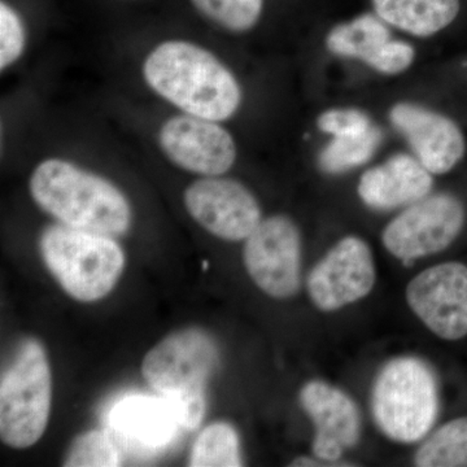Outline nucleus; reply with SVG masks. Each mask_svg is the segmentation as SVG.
Here are the masks:
<instances>
[{
    "mask_svg": "<svg viewBox=\"0 0 467 467\" xmlns=\"http://www.w3.org/2000/svg\"><path fill=\"white\" fill-rule=\"evenodd\" d=\"M243 260L252 281L275 299H288L300 287L301 239L291 218L272 216L245 239Z\"/></svg>",
    "mask_w": 467,
    "mask_h": 467,
    "instance_id": "nucleus-8",
    "label": "nucleus"
},
{
    "mask_svg": "<svg viewBox=\"0 0 467 467\" xmlns=\"http://www.w3.org/2000/svg\"><path fill=\"white\" fill-rule=\"evenodd\" d=\"M414 461L420 467H467V417L439 429L420 448Z\"/></svg>",
    "mask_w": 467,
    "mask_h": 467,
    "instance_id": "nucleus-21",
    "label": "nucleus"
},
{
    "mask_svg": "<svg viewBox=\"0 0 467 467\" xmlns=\"http://www.w3.org/2000/svg\"><path fill=\"white\" fill-rule=\"evenodd\" d=\"M42 259L72 299L95 303L115 288L125 269V254L112 236L58 223L39 242Z\"/></svg>",
    "mask_w": 467,
    "mask_h": 467,
    "instance_id": "nucleus-4",
    "label": "nucleus"
},
{
    "mask_svg": "<svg viewBox=\"0 0 467 467\" xmlns=\"http://www.w3.org/2000/svg\"><path fill=\"white\" fill-rule=\"evenodd\" d=\"M376 284V266L367 243L347 236L328 252L308 278L310 299L331 312L367 296Z\"/></svg>",
    "mask_w": 467,
    "mask_h": 467,
    "instance_id": "nucleus-12",
    "label": "nucleus"
},
{
    "mask_svg": "<svg viewBox=\"0 0 467 467\" xmlns=\"http://www.w3.org/2000/svg\"><path fill=\"white\" fill-rule=\"evenodd\" d=\"M199 12L230 32H247L256 26L264 0H192Z\"/></svg>",
    "mask_w": 467,
    "mask_h": 467,
    "instance_id": "nucleus-22",
    "label": "nucleus"
},
{
    "mask_svg": "<svg viewBox=\"0 0 467 467\" xmlns=\"http://www.w3.org/2000/svg\"><path fill=\"white\" fill-rule=\"evenodd\" d=\"M52 374L45 347L27 339L0 379V438L14 450L36 444L48 425Z\"/></svg>",
    "mask_w": 467,
    "mask_h": 467,
    "instance_id": "nucleus-5",
    "label": "nucleus"
},
{
    "mask_svg": "<svg viewBox=\"0 0 467 467\" xmlns=\"http://www.w3.org/2000/svg\"><path fill=\"white\" fill-rule=\"evenodd\" d=\"M391 39L382 18L364 14L333 27L326 38V47L337 57L358 58L373 67Z\"/></svg>",
    "mask_w": 467,
    "mask_h": 467,
    "instance_id": "nucleus-18",
    "label": "nucleus"
},
{
    "mask_svg": "<svg viewBox=\"0 0 467 467\" xmlns=\"http://www.w3.org/2000/svg\"><path fill=\"white\" fill-rule=\"evenodd\" d=\"M384 23L416 36H431L459 16L460 0H373Z\"/></svg>",
    "mask_w": 467,
    "mask_h": 467,
    "instance_id": "nucleus-17",
    "label": "nucleus"
},
{
    "mask_svg": "<svg viewBox=\"0 0 467 467\" xmlns=\"http://www.w3.org/2000/svg\"><path fill=\"white\" fill-rule=\"evenodd\" d=\"M183 202L202 229L223 241H245L263 221L256 198L230 178L195 181L184 192Z\"/></svg>",
    "mask_w": 467,
    "mask_h": 467,
    "instance_id": "nucleus-9",
    "label": "nucleus"
},
{
    "mask_svg": "<svg viewBox=\"0 0 467 467\" xmlns=\"http://www.w3.org/2000/svg\"><path fill=\"white\" fill-rule=\"evenodd\" d=\"M300 401L316 425L313 451L318 460L334 462L359 438V414L346 393L324 382H309Z\"/></svg>",
    "mask_w": 467,
    "mask_h": 467,
    "instance_id": "nucleus-14",
    "label": "nucleus"
},
{
    "mask_svg": "<svg viewBox=\"0 0 467 467\" xmlns=\"http://www.w3.org/2000/svg\"><path fill=\"white\" fill-rule=\"evenodd\" d=\"M383 134L377 126L350 137H334L319 153V168L326 173L339 174L364 165L382 143Z\"/></svg>",
    "mask_w": 467,
    "mask_h": 467,
    "instance_id": "nucleus-19",
    "label": "nucleus"
},
{
    "mask_svg": "<svg viewBox=\"0 0 467 467\" xmlns=\"http://www.w3.org/2000/svg\"><path fill=\"white\" fill-rule=\"evenodd\" d=\"M438 411V383L425 362L396 358L380 371L374 386L373 413L389 439L420 441L434 426Z\"/></svg>",
    "mask_w": 467,
    "mask_h": 467,
    "instance_id": "nucleus-6",
    "label": "nucleus"
},
{
    "mask_svg": "<svg viewBox=\"0 0 467 467\" xmlns=\"http://www.w3.org/2000/svg\"><path fill=\"white\" fill-rule=\"evenodd\" d=\"M121 451L109 432L94 431L79 435L67 450L64 466L116 467L121 466Z\"/></svg>",
    "mask_w": 467,
    "mask_h": 467,
    "instance_id": "nucleus-23",
    "label": "nucleus"
},
{
    "mask_svg": "<svg viewBox=\"0 0 467 467\" xmlns=\"http://www.w3.org/2000/svg\"><path fill=\"white\" fill-rule=\"evenodd\" d=\"M239 436L229 423H212L193 442L189 466L239 467L242 466Z\"/></svg>",
    "mask_w": 467,
    "mask_h": 467,
    "instance_id": "nucleus-20",
    "label": "nucleus"
},
{
    "mask_svg": "<svg viewBox=\"0 0 467 467\" xmlns=\"http://www.w3.org/2000/svg\"><path fill=\"white\" fill-rule=\"evenodd\" d=\"M26 47V29L20 17L7 3L0 5V67L14 64Z\"/></svg>",
    "mask_w": 467,
    "mask_h": 467,
    "instance_id": "nucleus-24",
    "label": "nucleus"
},
{
    "mask_svg": "<svg viewBox=\"0 0 467 467\" xmlns=\"http://www.w3.org/2000/svg\"><path fill=\"white\" fill-rule=\"evenodd\" d=\"M465 223V208L456 196L436 193L405 209L384 229V247L410 263L450 247Z\"/></svg>",
    "mask_w": 467,
    "mask_h": 467,
    "instance_id": "nucleus-7",
    "label": "nucleus"
},
{
    "mask_svg": "<svg viewBox=\"0 0 467 467\" xmlns=\"http://www.w3.org/2000/svg\"><path fill=\"white\" fill-rule=\"evenodd\" d=\"M319 130L333 137H350L365 133L371 128V119L358 109H328L318 117Z\"/></svg>",
    "mask_w": 467,
    "mask_h": 467,
    "instance_id": "nucleus-25",
    "label": "nucleus"
},
{
    "mask_svg": "<svg viewBox=\"0 0 467 467\" xmlns=\"http://www.w3.org/2000/svg\"><path fill=\"white\" fill-rule=\"evenodd\" d=\"M159 142L177 167L205 177L226 173L236 159L235 142L229 131L216 121L187 113L164 122Z\"/></svg>",
    "mask_w": 467,
    "mask_h": 467,
    "instance_id": "nucleus-11",
    "label": "nucleus"
},
{
    "mask_svg": "<svg viewBox=\"0 0 467 467\" xmlns=\"http://www.w3.org/2000/svg\"><path fill=\"white\" fill-rule=\"evenodd\" d=\"M431 189V173L420 160L398 153L362 174L358 195L368 207L389 211L422 201Z\"/></svg>",
    "mask_w": 467,
    "mask_h": 467,
    "instance_id": "nucleus-15",
    "label": "nucleus"
},
{
    "mask_svg": "<svg viewBox=\"0 0 467 467\" xmlns=\"http://www.w3.org/2000/svg\"><path fill=\"white\" fill-rule=\"evenodd\" d=\"M411 310L439 337L459 340L467 335V266L441 264L418 275L408 285Z\"/></svg>",
    "mask_w": 467,
    "mask_h": 467,
    "instance_id": "nucleus-10",
    "label": "nucleus"
},
{
    "mask_svg": "<svg viewBox=\"0 0 467 467\" xmlns=\"http://www.w3.org/2000/svg\"><path fill=\"white\" fill-rule=\"evenodd\" d=\"M413 61L414 48L408 43L391 39L380 57L378 58L373 69L384 73V75H399L407 70Z\"/></svg>",
    "mask_w": 467,
    "mask_h": 467,
    "instance_id": "nucleus-26",
    "label": "nucleus"
},
{
    "mask_svg": "<svg viewBox=\"0 0 467 467\" xmlns=\"http://www.w3.org/2000/svg\"><path fill=\"white\" fill-rule=\"evenodd\" d=\"M143 76L153 91L187 115L223 121L241 106L235 77L195 43H161L144 61Z\"/></svg>",
    "mask_w": 467,
    "mask_h": 467,
    "instance_id": "nucleus-1",
    "label": "nucleus"
},
{
    "mask_svg": "<svg viewBox=\"0 0 467 467\" xmlns=\"http://www.w3.org/2000/svg\"><path fill=\"white\" fill-rule=\"evenodd\" d=\"M389 119L431 174L448 173L465 156V137L447 116L417 104L399 103Z\"/></svg>",
    "mask_w": 467,
    "mask_h": 467,
    "instance_id": "nucleus-13",
    "label": "nucleus"
},
{
    "mask_svg": "<svg viewBox=\"0 0 467 467\" xmlns=\"http://www.w3.org/2000/svg\"><path fill=\"white\" fill-rule=\"evenodd\" d=\"M34 202L63 225L119 236L131 226V207L124 193L100 175L60 159L34 169L29 181Z\"/></svg>",
    "mask_w": 467,
    "mask_h": 467,
    "instance_id": "nucleus-2",
    "label": "nucleus"
},
{
    "mask_svg": "<svg viewBox=\"0 0 467 467\" xmlns=\"http://www.w3.org/2000/svg\"><path fill=\"white\" fill-rule=\"evenodd\" d=\"M116 435L126 444L158 450L171 444L180 429V414L167 399L130 396L117 402L109 416Z\"/></svg>",
    "mask_w": 467,
    "mask_h": 467,
    "instance_id": "nucleus-16",
    "label": "nucleus"
},
{
    "mask_svg": "<svg viewBox=\"0 0 467 467\" xmlns=\"http://www.w3.org/2000/svg\"><path fill=\"white\" fill-rule=\"evenodd\" d=\"M220 364V350L202 328H183L169 334L144 356L142 374L147 383L177 409L183 429L201 426L207 408L209 379Z\"/></svg>",
    "mask_w": 467,
    "mask_h": 467,
    "instance_id": "nucleus-3",
    "label": "nucleus"
}]
</instances>
